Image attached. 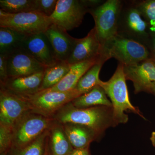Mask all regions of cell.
Returning a JSON list of instances; mask_svg holds the SVG:
<instances>
[{
  "instance_id": "obj_9",
  "label": "cell",
  "mask_w": 155,
  "mask_h": 155,
  "mask_svg": "<svg viewBox=\"0 0 155 155\" xmlns=\"http://www.w3.org/2000/svg\"><path fill=\"white\" fill-rule=\"evenodd\" d=\"M30 111L28 103L5 87L0 90V124L14 128L17 122Z\"/></svg>"
},
{
  "instance_id": "obj_7",
  "label": "cell",
  "mask_w": 155,
  "mask_h": 155,
  "mask_svg": "<svg viewBox=\"0 0 155 155\" xmlns=\"http://www.w3.org/2000/svg\"><path fill=\"white\" fill-rule=\"evenodd\" d=\"M19 96L28 103L31 112L51 118L61 108L80 96L74 89L66 92L43 91L30 95Z\"/></svg>"
},
{
  "instance_id": "obj_34",
  "label": "cell",
  "mask_w": 155,
  "mask_h": 155,
  "mask_svg": "<svg viewBox=\"0 0 155 155\" xmlns=\"http://www.w3.org/2000/svg\"><path fill=\"white\" fill-rule=\"evenodd\" d=\"M44 155H49L48 147V143H47V144L46 147L45 152Z\"/></svg>"
},
{
  "instance_id": "obj_26",
  "label": "cell",
  "mask_w": 155,
  "mask_h": 155,
  "mask_svg": "<svg viewBox=\"0 0 155 155\" xmlns=\"http://www.w3.org/2000/svg\"><path fill=\"white\" fill-rule=\"evenodd\" d=\"M13 139V128L0 124V155H7L11 150Z\"/></svg>"
},
{
  "instance_id": "obj_21",
  "label": "cell",
  "mask_w": 155,
  "mask_h": 155,
  "mask_svg": "<svg viewBox=\"0 0 155 155\" xmlns=\"http://www.w3.org/2000/svg\"><path fill=\"white\" fill-rule=\"evenodd\" d=\"M71 66L67 61H60L53 66L46 68L38 92L48 89L57 85L66 76Z\"/></svg>"
},
{
  "instance_id": "obj_18",
  "label": "cell",
  "mask_w": 155,
  "mask_h": 155,
  "mask_svg": "<svg viewBox=\"0 0 155 155\" xmlns=\"http://www.w3.org/2000/svg\"><path fill=\"white\" fill-rule=\"evenodd\" d=\"M101 61L105 63L101 58H97L72 65L67 75L59 83L51 88L45 91L66 92L75 89L78 82L81 77L94 65Z\"/></svg>"
},
{
  "instance_id": "obj_20",
  "label": "cell",
  "mask_w": 155,
  "mask_h": 155,
  "mask_svg": "<svg viewBox=\"0 0 155 155\" xmlns=\"http://www.w3.org/2000/svg\"><path fill=\"white\" fill-rule=\"evenodd\" d=\"M75 107L85 108L105 106L112 107V103L108 99L104 89L97 85L90 91L78 97L71 102Z\"/></svg>"
},
{
  "instance_id": "obj_14",
  "label": "cell",
  "mask_w": 155,
  "mask_h": 155,
  "mask_svg": "<svg viewBox=\"0 0 155 155\" xmlns=\"http://www.w3.org/2000/svg\"><path fill=\"white\" fill-rule=\"evenodd\" d=\"M102 48V45L94 27L85 37L77 38L67 62L72 65L84 61L101 58Z\"/></svg>"
},
{
  "instance_id": "obj_27",
  "label": "cell",
  "mask_w": 155,
  "mask_h": 155,
  "mask_svg": "<svg viewBox=\"0 0 155 155\" xmlns=\"http://www.w3.org/2000/svg\"><path fill=\"white\" fill-rule=\"evenodd\" d=\"M136 7L145 20L155 28V0L145 1Z\"/></svg>"
},
{
  "instance_id": "obj_33",
  "label": "cell",
  "mask_w": 155,
  "mask_h": 155,
  "mask_svg": "<svg viewBox=\"0 0 155 155\" xmlns=\"http://www.w3.org/2000/svg\"><path fill=\"white\" fill-rule=\"evenodd\" d=\"M150 92L153 93L155 95V84L153 85L151 89Z\"/></svg>"
},
{
  "instance_id": "obj_6",
  "label": "cell",
  "mask_w": 155,
  "mask_h": 155,
  "mask_svg": "<svg viewBox=\"0 0 155 155\" xmlns=\"http://www.w3.org/2000/svg\"><path fill=\"white\" fill-rule=\"evenodd\" d=\"M52 24L49 17L38 11L12 14L0 10V27H7L26 36L44 33Z\"/></svg>"
},
{
  "instance_id": "obj_12",
  "label": "cell",
  "mask_w": 155,
  "mask_h": 155,
  "mask_svg": "<svg viewBox=\"0 0 155 155\" xmlns=\"http://www.w3.org/2000/svg\"><path fill=\"white\" fill-rule=\"evenodd\" d=\"M6 56L9 78L28 76L46 69L22 48Z\"/></svg>"
},
{
  "instance_id": "obj_23",
  "label": "cell",
  "mask_w": 155,
  "mask_h": 155,
  "mask_svg": "<svg viewBox=\"0 0 155 155\" xmlns=\"http://www.w3.org/2000/svg\"><path fill=\"white\" fill-rule=\"evenodd\" d=\"M104 62L101 61L95 64L81 77L75 90L80 96L87 93L95 87L99 85L101 81L99 74Z\"/></svg>"
},
{
  "instance_id": "obj_19",
  "label": "cell",
  "mask_w": 155,
  "mask_h": 155,
  "mask_svg": "<svg viewBox=\"0 0 155 155\" xmlns=\"http://www.w3.org/2000/svg\"><path fill=\"white\" fill-rule=\"evenodd\" d=\"M48 140L49 155H70L74 150L61 124H53Z\"/></svg>"
},
{
  "instance_id": "obj_29",
  "label": "cell",
  "mask_w": 155,
  "mask_h": 155,
  "mask_svg": "<svg viewBox=\"0 0 155 155\" xmlns=\"http://www.w3.org/2000/svg\"><path fill=\"white\" fill-rule=\"evenodd\" d=\"M7 56L0 54V81L1 86H4L8 80Z\"/></svg>"
},
{
  "instance_id": "obj_24",
  "label": "cell",
  "mask_w": 155,
  "mask_h": 155,
  "mask_svg": "<svg viewBox=\"0 0 155 155\" xmlns=\"http://www.w3.org/2000/svg\"><path fill=\"white\" fill-rule=\"evenodd\" d=\"M49 129L33 142L20 148H11L7 155H44L47 144Z\"/></svg>"
},
{
  "instance_id": "obj_31",
  "label": "cell",
  "mask_w": 155,
  "mask_h": 155,
  "mask_svg": "<svg viewBox=\"0 0 155 155\" xmlns=\"http://www.w3.org/2000/svg\"><path fill=\"white\" fill-rule=\"evenodd\" d=\"M70 155H91L89 147L80 149H74Z\"/></svg>"
},
{
  "instance_id": "obj_5",
  "label": "cell",
  "mask_w": 155,
  "mask_h": 155,
  "mask_svg": "<svg viewBox=\"0 0 155 155\" xmlns=\"http://www.w3.org/2000/svg\"><path fill=\"white\" fill-rule=\"evenodd\" d=\"M55 122L51 117H45L29 111L13 128L11 148H20L30 144L48 130Z\"/></svg>"
},
{
  "instance_id": "obj_17",
  "label": "cell",
  "mask_w": 155,
  "mask_h": 155,
  "mask_svg": "<svg viewBox=\"0 0 155 155\" xmlns=\"http://www.w3.org/2000/svg\"><path fill=\"white\" fill-rule=\"evenodd\" d=\"M61 124L74 149L89 147L92 142L96 140L101 135L84 125L70 123Z\"/></svg>"
},
{
  "instance_id": "obj_22",
  "label": "cell",
  "mask_w": 155,
  "mask_h": 155,
  "mask_svg": "<svg viewBox=\"0 0 155 155\" xmlns=\"http://www.w3.org/2000/svg\"><path fill=\"white\" fill-rule=\"evenodd\" d=\"M25 36L10 28L0 27V54L8 55L22 48Z\"/></svg>"
},
{
  "instance_id": "obj_32",
  "label": "cell",
  "mask_w": 155,
  "mask_h": 155,
  "mask_svg": "<svg viewBox=\"0 0 155 155\" xmlns=\"http://www.w3.org/2000/svg\"><path fill=\"white\" fill-rule=\"evenodd\" d=\"M150 139L153 145L155 147V131H153L152 133Z\"/></svg>"
},
{
  "instance_id": "obj_16",
  "label": "cell",
  "mask_w": 155,
  "mask_h": 155,
  "mask_svg": "<svg viewBox=\"0 0 155 155\" xmlns=\"http://www.w3.org/2000/svg\"><path fill=\"white\" fill-rule=\"evenodd\" d=\"M44 71L28 76L9 78L4 86L13 93L19 96L30 95L38 92L41 86Z\"/></svg>"
},
{
  "instance_id": "obj_28",
  "label": "cell",
  "mask_w": 155,
  "mask_h": 155,
  "mask_svg": "<svg viewBox=\"0 0 155 155\" xmlns=\"http://www.w3.org/2000/svg\"><path fill=\"white\" fill-rule=\"evenodd\" d=\"M58 0H36L37 11L50 17L54 13Z\"/></svg>"
},
{
  "instance_id": "obj_15",
  "label": "cell",
  "mask_w": 155,
  "mask_h": 155,
  "mask_svg": "<svg viewBox=\"0 0 155 155\" xmlns=\"http://www.w3.org/2000/svg\"><path fill=\"white\" fill-rule=\"evenodd\" d=\"M51 45L58 61H67L72 53L77 38L72 37L67 31L52 24L44 32Z\"/></svg>"
},
{
  "instance_id": "obj_10",
  "label": "cell",
  "mask_w": 155,
  "mask_h": 155,
  "mask_svg": "<svg viewBox=\"0 0 155 155\" xmlns=\"http://www.w3.org/2000/svg\"><path fill=\"white\" fill-rule=\"evenodd\" d=\"M147 22L136 7L123 10L120 14L118 33L123 34L143 44L148 36Z\"/></svg>"
},
{
  "instance_id": "obj_2",
  "label": "cell",
  "mask_w": 155,
  "mask_h": 155,
  "mask_svg": "<svg viewBox=\"0 0 155 155\" xmlns=\"http://www.w3.org/2000/svg\"><path fill=\"white\" fill-rule=\"evenodd\" d=\"M126 81L124 65L119 63L110 79L107 81H101L99 84L104 89L112 103L115 126L127 123L128 117L125 112L134 113L144 119L138 108L130 103Z\"/></svg>"
},
{
  "instance_id": "obj_4",
  "label": "cell",
  "mask_w": 155,
  "mask_h": 155,
  "mask_svg": "<svg viewBox=\"0 0 155 155\" xmlns=\"http://www.w3.org/2000/svg\"><path fill=\"white\" fill-rule=\"evenodd\" d=\"M122 8L121 1L108 0L89 10L94 19V27L102 45L118 33L119 19Z\"/></svg>"
},
{
  "instance_id": "obj_11",
  "label": "cell",
  "mask_w": 155,
  "mask_h": 155,
  "mask_svg": "<svg viewBox=\"0 0 155 155\" xmlns=\"http://www.w3.org/2000/svg\"><path fill=\"white\" fill-rule=\"evenodd\" d=\"M126 80L133 83L134 93L151 92L155 84V61L151 58L135 65L124 66Z\"/></svg>"
},
{
  "instance_id": "obj_13",
  "label": "cell",
  "mask_w": 155,
  "mask_h": 155,
  "mask_svg": "<svg viewBox=\"0 0 155 155\" xmlns=\"http://www.w3.org/2000/svg\"><path fill=\"white\" fill-rule=\"evenodd\" d=\"M22 48L46 68L60 62L44 33L25 36Z\"/></svg>"
},
{
  "instance_id": "obj_8",
  "label": "cell",
  "mask_w": 155,
  "mask_h": 155,
  "mask_svg": "<svg viewBox=\"0 0 155 155\" xmlns=\"http://www.w3.org/2000/svg\"><path fill=\"white\" fill-rule=\"evenodd\" d=\"M88 11L84 1L58 0L55 11L50 18L52 24L67 31L78 27Z\"/></svg>"
},
{
  "instance_id": "obj_25",
  "label": "cell",
  "mask_w": 155,
  "mask_h": 155,
  "mask_svg": "<svg viewBox=\"0 0 155 155\" xmlns=\"http://www.w3.org/2000/svg\"><path fill=\"white\" fill-rule=\"evenodd\" d=\"M0 8L4 12L12 14L37 11L36 0H1Z\"/></svg>"
},
{
  "instance_id": "obj_1",
  "label": "cell",
  "mask_w": 155,
  "mask_h": 155,
  "mask_svg": "<svg viewBox=\"0 0 155 155\" xmlns=\"http://www.w3.org/2000/svg\"><path fill=\"white\" fill-rule=\"evenodd\" d=\"M51 118L59 124L70 123L84 125L100 135L109 127L115 126L112 107L105 106L78 108L71 102L56 112Z\"/></svg>"
},
{
  "instance_id": "obj_3",
  "label": "cell",
  "mask_w": 155,
  "mask_h": 155,
  "mask_svg": "<svg viewBox=\"0 0 155 155\" xmlns=\"http://www.w3.org/2000/svg\"><path fill=\"white\" fill-rule=\"evenodd\" d=\"M150 56L145 45L119 32L103 45L101 55L105 62L114 58L124 66L141 63L149 59Z\"/></svg>"
},
{
  "instance_id": "obj_30",
  "label": "cell",
  "mask_w": 155,
  "mask_h": 155,
  "mask_svg": "<svg viewBox=\"0 0 155 155\" xmlns=\"http://www.w3.org/2000/svg\"><path fill=\"white\" fill-rule=\"evenodd\" d=\"M153 32L151 35L150 48L152 57L151 59L155 61V29L153 30Z\"/></svg>"
}]
</instances>
